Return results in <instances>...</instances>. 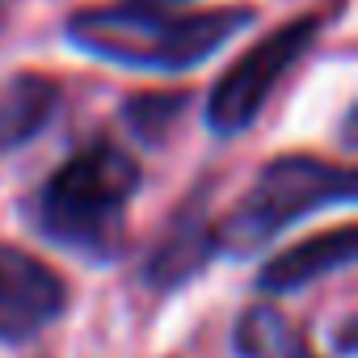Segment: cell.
<instances>
[{
	"instance_id": "ba28073f",
	"label": "cell",
	"mask_w": 358,
	"mask_h": 358,
	"mask_svg": "<svg viewBox=\"0 0 358 358\" xmlns=\"http://www.w3.org/2000/svg\"><path fill=\"white\" fill-rule=\"evenodd\" d=\"M59 101V85L43 72H17L0 85V164L55 122Z\"/></svg>"
},
{
	"instance_id": "6da1fadb",
	"label": "cell",
	"mask_w": 358,
	"mask_h": 358,
	"mask_svg": "<svg viewBox=\"0 0 358 358\" xmlns=\"http://www.w3.org/2000/svg\"><path fill=\"white\" fill-rule=\"evenodd\" d=\"M139 186L143 173L135 156L114 139H93L26 199L22 215L47 245L93 266H114L122 257L127 211Z\"/></svg>"
},
{
	"instance_id": "7a4b0ae2",
	"label": "cell",
	"mask_w": 358,
	"mask_h": 358,
	"mask_svg": "<svg viewBox=\"0 0 358 358\" xmlns=\"http://www.w3.org/2000/svg\"><path fill=\"white\" fill-rule=\"evenodd\" d=\"M253 9H211V13H160L143 5H110V9H80L68 17L64 38L101 64L131 68V72H160L182 76L215 59L232 38L253 26Z\"/></svg>"
},
{
	"instance_id": "3957f363",
	"label": "cell",
	"mask_w": 358,
	"mask_h": 358,
	"mask_svg": "<svg viewBox=\"0 0 358 358\" xmlns=\"http://www.w3.org/2000/svg\"><path fill=\"white\" fill-rule=\"evenodd\" d=\"M358 199V177L345 164H329L308 152L274 156L257 169L253 186L232 203V211L215 224V253L228 257H253L266 245H274L287 228L299 220L350 207Z\"/></svg>"
},
{
	"instance_id": "9c48e42d",
	"label": "cell",
	"mask_w": 358,
	"mask_h": 358,
	"mask_svg": "<svg viewBox=\"0 0 358 358\" xmlns=\"http://www.w3.org/2000/svg\"><path fill=\"white\" fill-rule=\"evenodd\" d=\"M232 354L236 358H316L308 341L291 329V320L270 303H253L236 316Z\"/></svg>"
},
{
	"instance_id": "277c9868",
	"label": "cell",
	"mask_w": 358,
	"mask_h": 358,
	"mask_svg": "<svg viewBox=\"0 0 358 358\" xmlns=\"http://www.w3.org/2000/svg\"><path fill=\"white\" fill-rule=\"evenodd\" d=\"M316 34H320V17L308 13V17L282 22L278 30H270L266 38H257V43L215 80V89L207 93V110H203L207 131H211L215 139H236V135H245V131L257 122V114L270 106L278 80L312 51Z\"/></svg>"
},
{
	"instance_id": "5b68a950",
	"label": "cell",
	"mask_w": 358,
	"mask_h": 358,
	"mask_svg": "<svg viewBox=\"0 0 358 358\" xmlns=\"http://www.w3.org/2000/svg\"><path fill=\"white\" fill-rule=\"evenodd\" d=\"M68 282L17 245H0V345H22L68 312Z\"/></svg>"
},
{
	"instance_id": "8fae6325",
	"label": "cell",
	"mask_w": 358,
	"mask_h": 358,
	"mask_svg": "<svg viewBox=\"0 0 358 358\" xmlns=\"http://www.w3.org/2000/svg\"><path fill=\"white\" fill-rule=\"evenodd\" d=\"M131 5H143V9H173V5H190V0H131Z\"/></svg>"
},
{
	"instance_id": "30bf717a",
	"label": "cell",
	"mask_w": 358,
	"mask_h": 358,
	"mask_svg": "<svg viewBox=\"0 0 358 358\" xmlns=\"http://www.w3.org/2000/svg\"><path fill=\"white\" fill-rule=\"evenodd\" d=\"M186 110H190L186 93H135V97L122 101L118 118H122L131 139H139L143 148H160L177 131V122H182Z\"/></svg>"
},
{
	"instance_id": "52a82bcc",
	"label": "cell",
	"mask_w": 358,
	"mask_h": 358,
	"mask_svg": "<svg viewBox=\"0 0 358 358\" xmlns=\"http://www.w3.org/2000/svg\"><path fill=\"white\" fill-rule=\"evenodd\" d=\"M354 257H358V232L350 224H341L333 232L308 236L295 249H282L278 257H270L257 270L253 287L266 291V295H295V291H303L316 278H329L337 270H350Z\"/></svg>"
},
{
	"instance_id": "8992f818",
	"label": "cell",
	"mask_w": 358,
	"mask_h": 358,
	"mask_svg": "<svg viewBox=\"0 0 358 358\" xmlns=\"http://www.w3.org/2000/svg\"><path fill=\"white\" fill-rule=\"evenodd\" d=\"M215 257H220L215 253V224L207 220L203 203H186L164 224L160 241L148 249V257L139 266V282L156 295H173L186 282H194Z\"/></svg>"
}]
</instances>
